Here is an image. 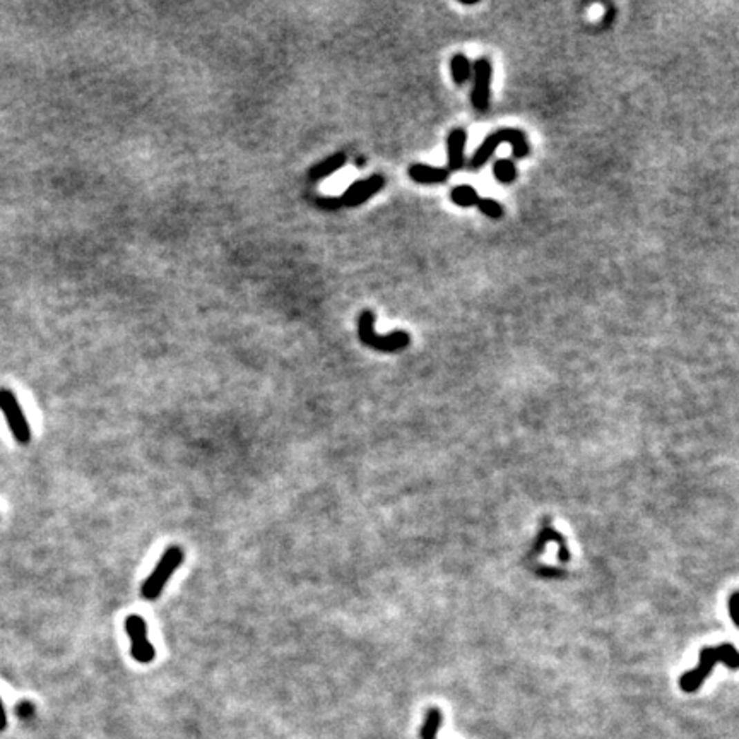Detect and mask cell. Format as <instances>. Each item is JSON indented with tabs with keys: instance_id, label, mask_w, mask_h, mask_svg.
Segmentation results:
<instances>
[{
	"instance_id": "1",
	"label": "cell",
	"mask_w": 739,
	"mask_h": 739,
	"mask_svg": "<svg viewBox=\"0 0 739 739\" xmlns=\"http://www.w3.org/2000/svg\"><path fill=\"white\" fill-rule=\"evenodd\" d=\"M719 662L729 667L731 671L738 669L739 654L738 649L734 647V644L726 642V644L716 645V647H703L700 651V661H698V664L680 678L681 690H683L684 693H695V691L700 690L703 681L709 678V674L712 673L713 667L719 664Z\"/></svg>"
},
{
	"instance_id": "2",
	"label": "cell",
	"mask_w": 739,
	"mask_h": 739,
	"mask_svg": "<svg viewBox=\"0 0 739 739\" xmlns=\"http://www.w3.org/2000/svg\"><path fill=\"white\" fill-rule=\"evenodd\" d=\"M358 337L365 346L380 353H397L406 349L411 343V336L406 331H397L387 336H378L375 331V314L372 310L361 311L358 318Z\"/></svg>"
},
{
	"instance_id": "3",
	"label": "cell",
	"mask_w": 739,
	"mask_h": 739,
	"mask_svg": "<svg viewBox=\"0 0 739 739\" xmlns=\"http://www.w3.org/2000/svg\"><path fill=\"white\" fill-rule=\"evenodd\" d=\"M503 142H508L512 146V153L514 157L517 160H524V157L529 154V144H527L526 134L519 128H501V131L493 132V134L488 135L484 139L483 144L476 149L474 156L471 157V168L472 170H479L486 164V161L490 160L491 154L497 151V148Z\"/></svg>"
},
{
	"instance_id": "4",
	"label": "cell",
	"mask_w": 739,
	"mask_h": 739,
	"mask_svg": "<svg viewBox=\"0 0 739 739\" xmlns=\"http://www.w3.org/2000/svg\"><path fill=\"white\" fill-rule=\"evenodd\" d=\"M184 563V550L180 546H170L157 562L156 568L151 572V575L142 584V597L148 601H154L161 595L168 580L171 579L173 572L180 568Z\"/></svg>"
},
{
	"instance_id": "5",
	"label": "cell",
	"mask_w": 739,
	"mask_h": 739,
	"mask_svg": "<svg viewBox=\"0 0 739 739\" xmlns=\"http://www.w3.org/2000/svg\"><path fill=\"white\" fill-rule=\"evenodd\" d=\"M385 185V178L382 175H372L365 180L354 182L346 189V192L340 197H327V199H318V206L322 209H339V207H356L367 202L373 195L380 192Z\"/></svg>"
},
{
	"instance_id": "6",
	"label": "cell",
	"mask_w": 739,
	"mask_h": 739,
	"mask_svg": "<svg viewBox=\"0 0 739 739\" xmlns=\"http://www.w3.org/2000/svg\"><path fill=\"white\" fill-rule=\"evenodd\" d=\"M0 411L6 416V421L9 425L10 433L19 443L28 445L31 440V428L24 416L23 409L17 403L16 396L10 390L0 389Z\"/></svg>"
},
{
	"instance_id": "7",
	"label": "cell",
	"mask_w": 739,
	"mask_h": 739,
	"mask_svg": "<svg viewBox=\"0 0 739 739\" xmlns=\"http://www.w3.org/2000/svg\"><path fill=\"white\" fill-rule=\"evenodd\" d=\"M125 630L131 637V654L141 664L153 662L156 651L148 638V625L139 615H128L125 620Z\"/></svg>"
},
{
	"instance_id": "8",
	"label": "cell",
	"mask_w": 739,
	"mask_h": 739,
	"mask_svg": "<svg viewBox=\"0 0 739 739\" xmlns=\"http://www.w3.org/2000/svg\"><path fill=\"white\" fill-rule=\"evenodd\" d=\"M472 69H474V84H472L471 103L474 110L484 113L490 106V82L493 69H491V64L488 59L476 60Z\"/></svg>"
},
{
	"instance_id": "9",
	"label": "cell",
	"mask_w": 739,
	"mask_h": 739,
	"mask_svg": "<svg viewBox=\"0 0 739 739\" xmlns=\"http://www.w3.org/2000/svg\"><path fill=\"white\" fill-rule=\"evenodd\" d=\"M466 142L468 134L464 128H454L447 137V163L448 170L457 171L466 164Z\"/></svg>"
},
{
	"instance_id": "10",
	"label": "cell",
	"mask_w": 739,
	"mask_h": 739,
	"mask_svg": "<svg viewBox=\"0 0 739 739\" xmlns=\"http://www.w3.org/2000/svg\"><path fill=\"white\" fill-rule=\"evenodd\" d=\"M551 541H555V543L558 544V558H559V562H563V563L570 562L572 555H570L568 546H566L565 537H563L562 534L558 532V530H555L551 526H544L543 527V530H541V534H539V537H537L536 544L532 546L530 556H537V555L543 553L544 546H546L548 543H551Z\"/></svg>"
},
{
	"instance_id": "11",
	"label": "cell",
	"mask_w": 739,
	"mask_h": 739,
	"mask_svg": "<svg viewBox=\"0 0 739 739\" xmlns=\"http://www.w3.org/2000/svg\"><path fill=\"white\" fill-rule=\"evenodd\" d=\"M407 175L412 182H416V184L436 185V184H445V182H447L448 170H445V168L428 166V164H423V163H414L409 166Z\"/></svg>"
},
{
	"instance_id": "12",
	"label": "cell",
	"mask_w": 739,
	"mask_h": 739,
	"mask_svg": "<svg viewBox=\"0 0 739 739\" xmlns=\"http://www.w3.org/2000/svg\"><path fill=\"white\" fill-rule=\"evenodd\" d=\"M347 163V156L344 153H336L332 156L325 157L324 161H320L318 164H315L310 170L308 177L311 180H324V178L331 177V175L339 171L340 168H344V164Z\"/></svg>"
},
{
	"instance_id": "13",
	"label": "cell",
	"mask_w": 739,
	"mask_h": 739,
	"mask_svg": "<svg viewBox=\"0 0 739 739\" xmlns=\"http://www.w3.org/2000/svg\"><path fill=\"white\" fill-rule=\"evenodd\" d=\"M450 200L459 207H474L479 202V195L474 186L459 185L450 192Z\"/></svg>"
},
{
	"instance_id": "14",
	"label": "cell",
	"mask_w": 739,
	"mask_h": 739,
	"mask_svg": "<svg viewBox=\"0 0 739 739\" xmlns=\"http://www.w3.org/2000/svg\"><path fill=\"white\" fill-rule=\"evenodd\" d=\"M471 62L464 53H455L450 59V74L454 77L455 84H464L471 75Z\"/></svg>"
},
{
	"instance_id": "15",
	"label": "cell",
	"mask_w": 739,
	"mask_h": 739,
	"mask_svg": "<svg viewBox=\"0 0 739 739\" xmlns=\"http://www.w3.org/2000/svg\"><path fill=\"white\" fill-rule=\"evenodd\" d=\"M440 726H442V712L435 707L426 712L425 722L421 726V739H436Z\"/></svg>"
},
{
	"instance_id": "16",
	"label": "cell",
	"mask_w": 739,
	"mask_h": 739,
	"mask_svg": "<svg viewBox=\"0 0 739 739\" xmlns=\"http://www.w3.org/2000/svg\"><path fill=\"white\" fill-rule=\"evenodd\" d=\"M493 173H495V178H497L500 184L508 185L515 180V177H517V168H515L514 161L498 160L497 163L493 164Z\"/></svg>"
},
{
	"instance_id": "17",
	"label": "cell",
	"mask_w": 739,
	"mask_h": 739,
	"mask_svg": "<svg viewBox=\"0 0 739 739\" xmlns=\"http://www.w3.org/2000/svg\"><path fill=\"white\" fill-rule=\"evenodd\" d=\"M476 207L484 214V216L491 218V220H500L503 216V207L500 202L493 199H479V202L476 204Z\"/></svg>"
},
{
	"instance_id": "18",
	"label": "cell",
	"mask_w": 739,
	"mask_h": 739,
	"mask_svg": "<svg viewBox=\"0 0 739 739\" xmlns=\"http://www.w3.org/2000/svg\"><path fill=\"white\" fill-rule=\"evenodd\" d=\"M739 592H733V595L729 597V615L731 620L734 622V625H738V604H739Z\"/></svg>"
},
{
	"instance_id": "19",
	"label": "cell",
	"mask_w": 739,
	"mask_h": 739,
	"mask_svg": "<svg viewBox=\"0 0 739 739\" xmlns=\"http://www.w3.org/2000/svg\"><path fill=\"white\" fill-rule=\"evenodd\" d=\"M33 705H31L30 702H23L19 707H17V713H19L23 719H30V717H33Z\"/></svg>"
},
{
	"instance_id": "20",
	"label": "cell",
	"mask_w": 739,
	"mask_h": 739,
	"mask_svg": "<svg viewBox=\"0 0 739 739\" xmlns=\"http://www.w3.org/2000/svg\"><path fill=\"white\" fill-rule=\"evenodd\" d=\"M6 727V710H3V703L0 700V731H3Z\"/></svg>"
}]
</instances>
